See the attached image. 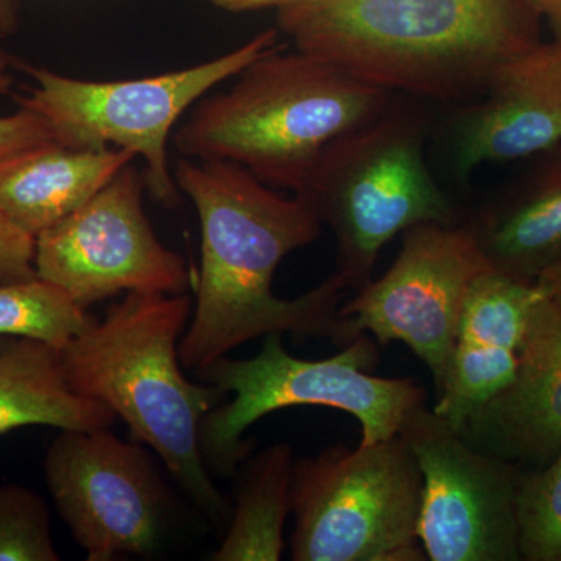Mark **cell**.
Returning a JSON list of instances; mask_svg holds the SVG:
<instances>
[{
	"instance_id": "6da1fadb",
	"label": "cell",
	"mask_w": 561,
	"mask_h": 561,
	"mask_svg": "<svg viewBox=\"0 0 561 561\" xmlns=\"http://www.w3.org/2000/svg\"><path fill=\"white\" fill-rule=\"evenodd\" d=\"M173 176L202 228L197 305L180 341L184 370L198 373L275 332L341 345L339 308L350 289L341 273L290 300L273 291L284 257L320 238V220L306 203L230 161L180 157Z\"/></svg>"
},
{
	"instance_id": "7a4b0ae2",
	"label": "cell",
	"mask_w": 561,
	"mask_h": 561,
	"mask_svg": "<svg viewBox=\"0 0 561 561\" xmlns=\"http://www.w3.org/2000/svg\"><path fill=\"white\" fill-rule=\"evenodd\" d=\"M526 0H284L297 50L387 91L483 94L504 62L538 44Z\"/></svg>"
},
{
	"instance_id": "3957f363",
	"label": "cell",
	"mask_w": 561,
	"mask_h": 561,
	"mask_svg": "<svg viewBox=\"0 0 561 561\" xmlns=\"http://www.w3.org/2000/svg\"><path fill=\"white\" fill-rule=\"evenodd\" d=\"M191 316L190 295L130 291L62 346L61 368L73 393L111 409L158 454L198 511L221 526L231 508L210 479L201 431L228 394L184 375L180 341Z\"/></svg>"
},
{
	"instance_id": "277c9868",
	"label": "cell",
	"mask_w": 561,
	"mask_h": 561,
	"mask_svg": "<svg viewBox=\"0 0 561 561\" xmlns=\"http://www.w3.org/2000/svg\"><path fill=\"white\" fill-rule=\"evenodd\" d=\"M234 79L195 103L173 147L181 158L234 162L294 192L330 144L391 105V91L301 50L272 49Z\"/></svg>"
},
{
	"instance_id": "5b68a950",
	"label": "cell",
	"mask_w": 561,
	"mask_h": 561,
	"mask_svg": "<svg viewBox=\"0 0 561 561\" xmlns=\"http://www.w3.org/2000/svg\"><path fill=\"white\" fill-rule=\"evenodd\" d=\"M379 362L378 343L362 334L328 359L306 360L284 348L283 334L264 337L250 359L220 357L195 373L232 400L220 402L202 423L201 446L209 470L232 476L251 456L243 438L256 421L280 409L330 408L359 423L360 445L389 440L421 404L426 390L411 378L371 375Z\"/></svg>"
},
{
	"instance_id": "8992f818",
	"label": "cell",
	"mask_w": 561,
	"mask_h": 561,
	"mask_svg": "<svg viewBox=\"0 0 561 561\" xmlns=\"http://www.w3.org/2000/svg\"><path fill=\"white\" fill-rule=\"evenodd\" d=\"M426 124L390 105L330 144L295 195L337 242V273L359 290L387 243L421 224H457L424 157Z\"/></svg>"
},
{
	"instance_id": "52a82bcc",
	"label": "cell",
	"mask_w": 561,
	"mask_h": 561,
	"mask_svg": "<svg viewBox=\"0 0 561 561\" xmlns=\"http://www.w3.org/2000/svg\"><path fill=\"white\" fill-rule=\"evenodd\" d=\"M275 46L276 31L262 32L213 60L133 80H81L21 61L20 70L35 84L16 102L49 122L61 146H114L142 158L147 190L162 205L175 208L180 190L168 157L173 128L210 90L234 79Z\"/></svg>"
},
{
	"instance_id": "ba28073f",
	"label": "cell",
	"mask_w": 561,
	"mask_h": 561,
	"mask_svg": "<svg viewBox=\"0 0 561 561\" xmlns=\"http://www.w3.org/2000/svg\"><path fill=\"white\" fill-rule=\"evenodd\" d=\"M421 490L419 461L400 434L295 460L290 559L427 560L419 540Z\"/></svg>"
},
{
	"instance_id": "9c48e42d",
	"label": "cell",
	"mask_w": 561,
	"mask_h": 561,
	"mask_svg": "<svg viewBox=\"0 0 561 561\" xmlns=\"http://www.w3.org/2000/svg\"><path fill=\"white\" fill-rule=\"evenodd\" d=\"M490 267L465 225L409 228L389 271L339 308L341 346L362 334H370L381 346L402 343L426 365L438 397L465 298Z\"/></svg>"
},
{
	"instance_id": "30bf717a",
	"label": "cell",
	"mask_w": 561,
	"mask_h": 561,
	"mask_svg": "<svg viewBox=\"0 0 561 561\" xmlns=\"http://www.w3.org/2000/svg\"><path fill=\"white\" fill-rule=\"evenodd\" d=\"M57 512L88 561L149 557L161 548L172 494L142 443L111 427L61 431L44 457Z\"/></svg>"
},
{
	"instance_id": "8fae6325",
	"label": "cell",
	"mask_w": 561,
	"mask_h": 561,
	"mask_svg": "<svg viewBox=\"0 0 561 561\" xmlns=\"http://www.w3.org/2000/svg\"><path fill=\"white\" fill-rule=\"evenodd\" d=\"M423 479L419 540L431 561H516L522 471L476 446L426 404L402 424Z\"/></svg>"
},
{
	"instance_id": "7c38bea8",
	"label": "cell",
	"mask_w": 561,
	"mask_h": 561,
	"mask_svg": "<svg viewBox=\"0 0 561 561\" xmlns=\"http://www.w3.org/2000/svg\"><path fill=\"white\" fill-rule=\"evenodd\" d=\"M146 180L130 164L91 201L35 238L36 276L81 308L130 294H186V261L154 234L144 210Z\"/></svg>"
},
{
	"instance_id": "4fadbf2b",
	"label": "cell",
	"mask_w": 561,
	"mask_h": 561,
	"mask_svg": "<svg viewBox=\"0 0 561 561\" xmlns=\"http://www.w3.org/2000/svg\"><path fill=\"white\" fill-rule=\"evenodd\" d=\"M482 101L443 128L446 164L463 181L486 162L523 160L561 146V46L535 44L501 66Z\"/></svg>"
},
{
	"instance_id": "5bb4252c",
	"label": "cell",
	"mask_w": 561,
	"mask_h": 561,
	"mask_svg": "<svg viewBox=\"0 0 561 561\" xmlns=\"http://www.w3.org/2000/svg\"><path fill=\"white\" fill-rule=\"evenodd\" d=\"M459 431L516 467L537 470L560 451L561 308L545 294L531 308L515 378Z\"/></svg>"
},
{
	"instance_id": "9a60e30c",
	"label": "cell",
	"mask_w": 561,
	"mask_h": 561,
	"mask_svg": "<svg viewBox=\"0 0 561 561\" xmlns=\"http://www.w3.org/2000/svg\"><path fill=\"white\" fill-rule=\"evenodd\" d=\"M542 295L535 280L481 273L461 308L445 387L432 411L460 430L515 378L527 321Z\"/></svg>"
},
{
	"instance_id": "2e32d148",
	"label": "cell",
	"mask_w": 561,
	"mask_h": 561,
	"mask_svg": "<svg viewBox=\"0 0 561 561\" xmlns=\"http://www.w3.org/2000/svg\"><path fill=\"white\" fill-rule=\"evenodd\" d=\"M135 160L117 147L70 149L49 142L22 151L0 161V213L35 239L91 201Z\"/></svg>"
},
{
	"instance_id": "e0dca14e",
	"label": "cell",
	"mask_w": 561,
	"mask_h": 561,
	"mask_svg": "<svg viewBox=\"0 0 561 561\" xmlns=\"http://www.w3.org/2000/svg\"><path fill=\"white\" fill-rule=\"evenodd\" d=\"M518 191L465 227L494 271L535 280L561 260V146Z\"/></svg>"
},
{
	"instance_id": "ac0fdd59",
	"label": "cell",
	"mask_w": 561,
	"mask_h": 561,
	"mask_svg": "<svg viewBox=\"0 0 561 561\" xmlns=\"http://www.w3.org/2000/svg\"><path fill=\"white\" fill-rule=\"evenodd\" d=\"M116 421L102 402L73 393L60 350L27 337L0 341V437L24 426L95 431Z\"/></svg>"
},
{
	"instance_id": "d6986e66",
	"label": "cell",
	"mask_w": 561,
	"mask_h": 561,
	"mask_svg": "<svg viewBox=\"0 0 561 561\" xmlns=\"http://www.w3.org/2000/svg\"><path fill=\"white\" fill-rule=\"evenodd\" d=\"M295 457L289 443H273L239 472L227 534L213 561H278L291 513Z\"/></svg>"
},
{
	"instance_id": "ffe728a7",
	"label": "cell",
	"mask_w": 561,
	"mask_h": 561,
	"mask_svg": "<svg viewBox=\"0 0 561 561\" xmlns=\"http://www.w3.org/2000/svg\"><path fill=\"white\" fill-rule=\"evenodd\" d=\"M94 317L60 287L38 278L0 284V335L27 337L61 350Z\"/></svg>"
},
{
	"instance_id": "44dd1931",
	"label": "cell",
	"mask_w": 561,
	"mask_h": 561,
	"mask_svg": "<svg viewBox=\"0 0 561 561\" xmlns=\"http://www.w3.org/2000/svg\"><path fill=\"white\" fill-rule=\"evenodd\" d=\"M516 511L522 560L561 561V449L545 467L523 472Z\"/></svg>"
},
{
	"instance_id": "7402d4cb",
	"label": "cell",
	"mask_w": 561,
	"mask_h": 561,
	"mask_svg": "<svg viewBox=\"0 0 561 561\" xmlns=\"http://www.w3.org/2000/svg\"><path fill=\"white\" fill-rule=\"evenodd\" d=\"M60 559L44 497L16 483L0 486V561Z\"/></svg>"
},
{
	"instance_id": "603a6c76",
	"label": "cell",
	"mask_w": 561,
	"mask_h": 561,
	"mask_svg": "<svg viewBox=\"0 0 561 561\" xmlns=\"http://www.w3.org/2000/svg\"><path fill=\"white\" fill-rule=\"evenodd\" d=\"M49 142H57L49 122L35 111L20 106L18 113L0 116V161Z\"/></svg>"
},
{
	"instance_id": "cb8c5ba5",
	"label": "cell",
	"mask_w": 561,
	"mask_h": 561,
	"mask_svg": "<svg viewBox=\"0 0 561 561\" xmlns=\"http://www.w3.org/2000/svg\"><path fill=\"white\" fill-rule=\"evenodd\" d=\"M35 239L0 213V284L36 278Z\"/></svg>"
},
{
	"instance_id": "d4e9b609",
	"label": "cell",
	"mask_w": 561,
	"mask_h": 561,
	"mask_svg": "<svg viewBox=\"0 0 561 561\" xmlns=\"http://www.w3.org/2000/svg\"><path fill=\"white\" fill-rule=\"evenodd\" d=\"M535 16L548 22L553 35V43L561 46V0H526Z\"/></svg>"
},
{
	"instance_id": "484cf974",
	"label": "cell",
	"mask_w": 561,
	"mask_h": 561,
	"mask_svg": "<svg viewBox=\"0 0 561 561\" xmlns=\"http://www.w3.org/2000/svg\"><path fill=\"white\" fill-rule=\"evenodd\" d=\"M542 294L561 308V260L553 262L535 279Z\"/></svg>"
},
{
	"instance_id": "4316f807",
	"label": "cell",
	"mask_w": 561,
	"mask_h": 561,
	"mask_svg": "<svg viewBox=\"0 0 561 561\" xmlns=\"http://www.w3.org/2000/svg\"><path fill=\"white\" fill-rule=\"evenodd\" d=\"M20 60L0 47V95L11 92L14 84V70H20Z\"/></svg>"
},
{
	"instance_id": "83f0119b",
	"label": "cell",
	"mask_w": 561,
	"mask_h": 561,
	"mask_svg": "<svg viewBox=\"0 0 561 561\" xmlns=\"http://www.w3.org/2000/svg\"><path fill=\"white\" fill-rule=\"evenodd\" d=\"M219 9L228 11H253L268 9V7H278L284 0H209Z\"/></svg>"
},
{
	"instance_id": "f1b7e54d",
	"label": "cell",
	"mask_w": 561,
	"mask_h": 561,
	"mask_svg": "<svg viewBox=\"0 0 561 561\" xmlns=\"http://www.w3.org/2000/svg\"><path fill=\"white\" fill-rule=\"evenodd\" d=\"M20 21L18 0H0V36H9L16 31Z\"/></svg>"
}]
</instances>
